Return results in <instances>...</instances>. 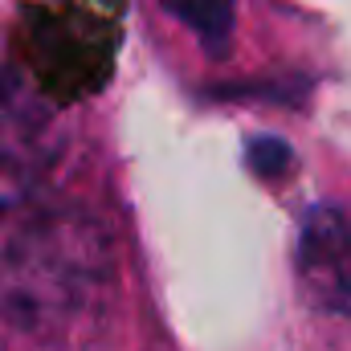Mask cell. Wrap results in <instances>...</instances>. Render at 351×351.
Returning a JSON list of instances; mask_svg holds the SVG:
<instances>
[{
    "label": "cell",
    "instance_id": "cell-4",
    "mask_svg": "<svg viewBox=\"0 0 351 351\" xmlns=\"http://www.w3.org/2000/svg\"><path fill=\"white\" fill-rule=\"evenodd\" d=\"M298 274L315 306L331 315L351 311V221L339 208H315L302 225Z\"/></svg>",
    "mask_w": 351,
    "mask_h": 351
},
{
    "label": "cell",
    "instance_id": "cell-2",
    "mask_svg": "<svg viewBox=\"0 0 351 351\" xmlns=\"http://www.w3.org/2000/svg\"><path fill=\"white\" fill-rule=\"evenodd\" d=\"M119 45V8L106 0H41L21 21V70L53 102L106 82Z\"/></svg>",
    "mask_w": 351,
    "mask_h": 351
},
{
    "label": "cell",
    "instance_id": "cell-5",
    "mask_svg": "<svg viewBox=\"0 0 351 351\" xmlns=\"http://www.w3.org/2000/svg\"><path fill=\"white\" fill-rule=\"evenodd\" d=\"M172 12H180L204 41H221L233 25V0H168Z\"/></svg>",
    "mask_w": 351,
    "mask_h": 351
},
{
    "label": "cell",
    "instance_id": "cell-3",
    "mask_svg": "<svg viewBox=\"0 0 351 351\" xmlns=\"http://www.w3.org/2000/svg\"><path fill=\"white\" fill-rule=\"evenodd\" d=\"M58 160V102L33 86L21 66H0V217L45 196Z\"/></svg>",
    "mask_w": 351,
    "mask_h": 351
},
{
    "label": "cell",
    "instance_id": "cell-1",
    "mask_svg": "<svg viewBox=\"0 0 351 351\" xmlns=\"http://www.w3.org/2000/svg\"><path fill=\"white\" fill-rule=\"evenodd\" d=\"M114 241L82 208L37 196L0 217V335L41 351L86 343L114 298Z\"/></svg>",
    "mask_w": 351,
    "mask_h": 351
}]
</instances>
